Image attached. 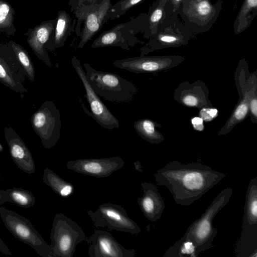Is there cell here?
<instances>
[{"instance_id": "10", "label": "cell", "mask_w": 257, "mask_h": 257, "mask_svg": "<svg viewBox=\"0 0 257 257\" xmlns=\"http://www.w3.org/2000/svg\"><path fill=\"white\" fill-rule=\"evenodd\" d=\"M61 122L59 109L50 100L44 101L31 118L33 129L47 149L54 147L59 140Z\"/></svg>"}, {"instance_id": "35", "label": "cell", "mask_w": 257, "mask_h": 257, "mask_svg": "<svg viewBox=\"0 0 257 257\" xmlns=\"http://www.w3.org/2000/svg\"><path fill=\"white\" fill-rule=\"evenodd\" d=\"M192 123L194 128L199 131H201L204 128L203 119L201 117H195L192 119Z\"/></svg>"}, {"instance_id": "33", "label": "cell", "mask_w": 257, "mask_h": 257, "mask_svg": "<svg viewBox=\"0 0 257 257\" xmlns=\"http://www.w3.org/2000/svg\"><path fill=\"white\" fill-rule=\"evenodd\" d=\"M217 114V110L212 108H203L200 112L201 118L206 121H210Z\"/></svg>"}, {"instance_id": "40", "label": "cell", "mask_w": 257, "mask_h": 257, "mask_svg": "<svg viewBox=\"0 0 257 257\" xmlns=\"http://www.w3.org/2000/svg\"><path fill=\"white\" fill-rule=\"evenodd\" d=\"M134 164H135V166H137H137L135 167L136 169L142 172V170L141 169V166L140 163H139V165L137 164V163L136 162H135Z\"/></svg>"}, {"instance_id": "11", "label": "cell", "mask_w": 257, "mask_h": 257, "mask_svg": "<svg viewBox=\"0 0 257 257\" xmlns=\"http://www.w3.org/2000/svg\"><path fill=\"white\" fill-rule=\"evenodd\" d=\"M96 227H106L109 230L137 234L141 231L138 224L132 219L125 209L117 204L105 203L99 205L95 211L88 210Z\"/></svg>"}, {"instance_id": "23", "label": "cell", "mask_w": 257, "mask_h": 257, "mask_svg": "<svg viewBox=\"0 0 257 257\" xmlns=\"http://www.w3.org/2000/svg\"><path fill=\"white\" fill-rule=\"evenodd\" d=\"M43 180L54 192L62 197H68L73 192L74 187L71 183L48 168L44 170Z\"/></svg>"}, {"instance_id": "27", "label": "cell", "mask_w": 257, "mask_h": 257, "mask_svg": "<svg viewBox=\"0 0 257 257\" xmlns=\"http://www.w3.org/2000/svg\"><path fill=\"white\" fill-rule=\"evenodd\" d=\"M8 44L12 48L20 64L23 68L26 76L32 82L34 81L35 69L33 62L27 51L14 41H10Z\"/></svg>"}, {"instance_id": "7", "label": "cell", "mask_w": 257, "mask_h": 257, "mask_svg": "<svg viewBox=\"0 0 257 257\" xmlns=\"http://www.w3.org/2000/svg\"><path fill=\"white\" fill-rule=\"evenodd\" d=\"M242 230L235 248L236 256H257V177L250 180L246 193Z\"/></svg>"}, {"instance_id": "36", "label": "cell", "mask_w": 257, "mask_h": 257, "mask_svg": "<svg viewBox=\"0 0 257 257\" xmlns=\"http://www.w3.org/2000/svg\"><path fill=\"white\" fill-rule=\"evenodd\" d=\"M98 0H70L69 4L71 6V10L77 6L86 3H92L96 2Z\"/></svg>"}, {"instance_id": "15", "label": "cell", "mask_w": 257, "mask_h": 257, "mask_svg": "<svg viewBox=\"0 0 257 257\" xmlns=\"http://www.w3.org/2000/svg\"><path fill=\"white\" fill-rule=\"evenodd\" d=\"M86 241L90 257H135V249H126L108 232L95 229Z\"/></svg>"}, {"instance_id": "42", "label": "cell", "mask_w": 257, "mask_h": 257, "mask_svg": "<svg viewBox=\"0 0 257 257\" xmlns=\"http://www.w3.org/2000/svg\"><path fill=\"white\" fill-rule=\"evenodd\" d=\"M0 177H1V174H0Z\"/></svg>"}, {"instance_id": "13", "label": "cell", "mask_w": 257, "mask_h": 257, "mask_svg": "<svg viewBox=\"0 0 257 257\" xmlns=\"http://www.w3.org/2000/svg\"><path fill=\"white\" fill-rule=\"evenodd\" d=\"M135 20L118 24L111 30L102 33L93 41L92 48L120 47L123 49L130 50V47L134 46L140 41L135 37V34H124L138 28H145L147 30L148 27L147 14L141 15L138 21L131 28Z\"/></svg>"}, {"instance_id": "24", "label": "cell", "mask_w": 257, "mask_h": 257, "mask_svg": "<svg viewBox=\"0 0 257 257\" xmlns=\"http://www.w3.org/2000/svg\"><path fill=\"white\" fill-rule=\"evenodd\" d=\"M167 0H156L149 8L148 16V27L144 37L150 39L156 33L159 25L166 17L165 8Z\"/></svg>"}, {"instance_id": "18", "label": "cell", "mask_w": 257, "mask_h": 257, "mask_svg": "<svg viewBox=\"0 0 257 257\" xmlns=\"http://www.w3.org/2000/svg\"><path fill=\"white\" fill-rule=\"evenodd\" d=\"M5 138L7 141L10 154L18 167L27 174L35 171V163L32 154L21 138L10 126L4 129Z\"/></svg>"}, {"instance_id": "41", "label": "cell", "mask_w": 257, "mask_h": 257, "mask_svg": "<svg viewBox=\"0 0 257 257\" xmlns=\"http://www.w3.org/2000/svg\"><path fill=\"white\" fill-rule=\"evenodd\" d=\"M4 151V148L3 147V146L1 145V144L0 143V152H2Z\"/></svg>"}, {"instance_id": "2", "label": "cell", "mask_w": 257, "mask_h": 257, "mask_svg": "<svg viewBox=\"0 0 257 257\" xmlns=\"http://www.w3.org/2000/svg\"><path fill=\"white\" fill-rule=\"evenodd\" d=\"M233 193L230 187L223 189L212 201L205 212L187 228L184 239L193 243L198 255L213 246L218 230L213 226V220L218 212L229 202Z\"/></svg>"}, {"instance_id": "32", "label": "cell", "mask_w": 257, "mask_h": 257, "mask_svg": "<svg viewBox=\"0 0 257 257\" xmlns=\"http://www.w3.org/2000/svg\"><path fill=\"white\" fill-rule=\"evenodd\" d=\"M184 0H167L165 11L166 16L178 15V11Z\"/></svg>"}, {"instance_id": "43", "label": "cell", "mask_w": 257, "mask_h": 257, "mask_svg": "<svg viewBox=\"0 0 257 257\" xmlns=\"http://www.w3.org/2000/svg\"><path fill=\"white\" fill-rule=\"evenodd\" d=\"M41 1H43V0H41Z\"/></svg>"}, {"instance_id": "37", "label": "cell", "mask_w": 257, "mask_h": 257, "mask_svg": "<svg viewBox=\"0 0 257 257\" xmlns=\"http://www.w3.org/2000/svg\"><path fill=\"white\" fill-rule=\"evenodd\" d=\"M0 252L3 254L7 255H12V252L10 250L9 248L5 244L0 237Z\"/></svg>"}, {"instance_id": "5", "label": "cell", "mask_w": 257, "mask_h": 257, "mask_svg": "<svg viewBox=\"0 0 257 257\" xmlns=\"http://www.w3.org/2000/svg\"><path fill=\"white\" fill-rule=\"evenodd\" d=\"M50 237V257H73L77 245L87 239L81 227L62 213L55 214Z\"/></svg>"}, {"instance_id": "16", "label": "cell", "mask_w": 257, "mask_h": 257, "mask_svg": "<svg viewBox=\"0 0 257 257\" xmlns=\"http://www.w3.org/2000/svg\"><path fill=\"white\" fill-rule=\"evenodd\" d=\"M125 162L119 156L69 161L66 167L77 173L96 178H105L121 169Z\"/></svg>"}, {"instance_id": "6", "label": "cell", "mask_w": 257, "mask_h": 257, "mask_svg": "<svg viewBox=\"0 0 257 257\" xmlns=\"http://www.w3.org/2000/svg\"><path fill=\"white\" fill-rule=\"evenodd\" d=\"M223 0H184L178 11L183 23L194 34L210 31L221 12Z\"/></svg>"}, {"instance_id": "34", "label": "cell", "mask_w": 257, "mask_h": 257, "mask_svg": "<svg viewBox=\"0 0 257 257\" xmlns=\"http://www.w3.org/2000/svg\"><path fill=\"white\" fill-rule=\"evenodd\" d=\"M183 103L189 106H197L198 104V100L196 97L193 95H187L183 98Z\"/></svg>"}, {"instance_id": "28", "label": "cell", "mask_w": 257, "mask_h": 257, "mask_svg": "<svg viewBox=\"0 0 257 257\" xmlns=\"http://www.w3.org/2000/svg\"><path fill=\"white\" fill-rule=\"evenodd\" d=\"M134 127L138 134L146 141L157 144L163 140V138L155 129L154 123L148 119H141L136 121Z\"/></svg>"}, {"instance_id": "1", "label": "cell", "mask_w": 257, "mask_h": 257, "mask_svg": "<svg viewBox=\"0 0 257 257\" xmlns=\"http://www.w3.org/2000/svg\"><path fill=\"white\" fill-rule=\"evenodd\" d=\"M225 176V174L200 163L182 164L173 161L159 169L154 178L159 185L168 188L176 203L188 206Z\"/></svg>"}, {"instance_id": "20", "label": "cell", "mask_w": 257, "mask_h": 257, "mask_svg": "<svg viewBox=\"0 0 257 257\" xmlns=\"http://www.w3.org/2000/svg\"><path fill=\"white\" fill-rule=\"evenodd\" d=\"M141 186L144 193L137 199L139 207L148 220L155 222L160 218L165 209L164 201L154 184L144 182Z\"/></svg>"}, {"instance_id": "39", "label": "cell", "mask_w": 257, "mask_h": 257, "mask_svg": "<svg viewBox=\"0 0 257 257\" xmlns=\"http://www.w3.org/2000/svg\"><path fill=\"white\" fill-rule=\"evenodd\" d=\"M6 202L5 190L0 189V205Z\"/></svg>"}, {"instance_id": "14", "label": "cell", "mask_w": 257, "mask_h": 257, "mask_svg": "<svg viewBox=\"0 0 257 257\" xmlns=\"http://www.w3.org/2000/svg\"><path fill=\"white\" fill-rule=\"evenodd\" d=\"M25 72L12 48L7 44L0 43V82L18 93H27L24 85Z\"/></svg>"}, {"instance_id": "8", "label": "cell", "mask_w": 257, "mask_h": 257, "mask_svg": "<svg viewBox=\"0 0 257 257\" xmlns=\"http://www.w3.org/2000/svg\"><path fill=\"white\" fill-rule=\"evenodd\" d=\"M178 15L166 16L156 34L141 49V56L156 49L186 45L190 39L195 38V34L179 20Z\"/></svg>"}, {"instance_id": "26", "label": "cell", "mask_w": 257, "mask_h": 257, "mask_svg": "<svg viewBox=\"0 0 257 257\" xmlns=\"http://www.w3.org/2000/svg\"><path fill=\"white\" fill-rule=\"evenodd\" d=\"M15 11L6 1L0 0V33L7 36L15 35L17 30L14 21Z\"/></svg>"}, {"instance_id": "31", "label": "cell", "mask_w": 257, "mask_h": 257, "mask_svg": "<svg viewBox=\"0 0 257 257\" xmlns=\"http://www.w3.org/2000/svg\"><path fill=\"white\" fill-rule=\"evenodd\" d=\"M142 1L143 0H120L114 5H112L110 20H112L120 17Z\"/></svg>"}, {"instance_id": "19", "label": "cell", "mask_w": 257, "mask_h": 257, "mask_svg": "<svg viewBox=\"0 0 257 257\" xmlns=\"http://www.w3.org/2000/svg\"><path fill=\"white\" fill-rule=\"evenodd\" d=\"M56 23V19L43 21L33 28H30L24 34L27 37V42L34 54L50 68L52 64L45 45L55 29Z\"/></svg>"}, {"instance_id": "9", "label": "cell", "mask_w": 257, "mask_h": 257, "mask_svg": "<svg viewBox=\"0 0 257 257\" xmlns=\"http://www.w3.org/2000/svg\"><path fill=\"white\" fill-rule=\"evenodd\" d=\"M0 216L8 230L15 238L30 245L39 255L50 257V245L29 220L4 207H0Z\"/></svg>"}, {"instance_id": "21", "label": "cell", "mask_w": 257, "mask_h": 257, "mask_svg": "<svg viewBox=\"0 0 257 257\" xmlns=\"http://www.w3.org/2000/svg\"><path fill=\"white\" fill-rule=\"evenodd\" d=\"M56 20L55 29L45 45L46 49L50 51L65 45L67 38L75 30L76 22V20H72L70 15L64 10L58 11Z\"/></svg>"}, {"instance_id": "29", "label": "cell", "mask_w": 257, "mask_h": 257, "mask_svg": "<svg viewBox=\"0 0 257 257\" xmlns=\"http://www.w3.org/2000/svg\"><path fill=\"white\" fill-rule=\"evenodd\" d=\"M196 248L192 242L181 237L164 253L163 256H197Z\"/></svg>"}, {"instance_id": "3", "label": "cell", "mask_w": 257, "mask_h": 257, "mask_svg": "<svg viewBox=\"0 0 257 257\" xmlns=\"http://www.w3.org/2000/svg\"><path fill=\"white\" fill-rule=\"evenodd\" d=\"M86 78L95 92L104 99L112 102L130 103L138 89L132 82L111 72L95 70L84 63Z\"/></svg>"}, {"instance_id": "4", "label": "cell", "mask_w": 257, "mask_h": 257, "mask_svg": "<svg viewBox=\"0 0 257 257\" xmlns=\"http://www.w3.org/2000/svg\"><path fill=\"white\" fill-rule=\"evenodd\" d=\"M112 0H98L80 4L72 10L77 19L75 32L80 38L78 48L82 49L110 20Z\"/></svg>"}, {"instance_id": "17", "label": "cell", "mask_w": 257, "mask_h": 257, "mask_svg": "<svg viewBox=\"0 0 257 257\" xmlns=\"http://www.w3.org/2000/svg\"><path fill=\"white\" fill-rule=\"evenodd\" d=\"M178 56H144L130 57L114 61L112 65L131 72L141 73L161 70L168 67Z\"/></svg>"}, {"instance_id": "30", "label": "cell", "mask_w": 257, "mask_h": 257, "mask_svg": "<svg viewBox=\"0 0 257 257\" xmlns=\"http://www.w3.org/2000/svg\"><path fill=\"white\" fill-rule=\"evenodd\" d=\"M249 100V95L245 94L244 99L237 107L232 116L227 123L225 129L223 131H228L230 127H232L245 117L248 112Z\"/></svg>"}, {"instance_id": "12", "label": "cell", "mask_w": 257, "mask_h": 257, "mask_svg": "<svg viewBox=\"0 0 257 257\" xmlns=\"http://www.w3.org/2000/svg\"><path fill=\"white\" fill-rule=\"evenodd\" d=\"M71 63L84 86L86 93L84 96L90 107L91 116L101 127L105 129L111 130L118 127V120L108 109L92 88L86 78L85 72L79 60L75 56H73Z\"/></svg>"}, {"instance_id": "25", "label": "cell", "mask_w": 257, "mask_h": 257, "mask_svg": "<svg viewBox=\"0 0 257 257\" xmlns=\"http://www.w3.org/2000/svg\"><path fill=\"white\" fill-rule=\"evenodd\" d=\"M6 202H10L24 208L32 207L36 202V198L33 193L25 189L13 187L5 190Z\"/></svg>"}, {"instance_id": "38", "label": "cell", "mask_w": 257, "mask_h": 257, "mask_svg": "<svg viewBox=\"0 0 257 257\" xmlns=\"http://www.w3.org/2000/svg\"><path fill=\"white\" fill-rule=\"evenodd\" d=\"M249 105L252 114L256 117L257 114V100L255 97L250 101Z\"/></svg>"}, {"instance_id": "22", "label": "cell", "mask_w": 257, "mask_h": 257, "mask_svg": "<svg viewBox=\"0 0 257 257\" xmlns=\"http://www.w3.org/2000/svg\"><path fill=\"white\" fill-rule=\"evenodd\" d=\"M256 16L257 0H243L234 22V34L237 35L244 32Z\"/></svg>"}]
</instances>
